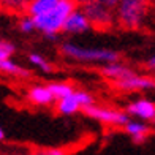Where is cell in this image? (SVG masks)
<instances>
[{
	"label": "cell",
	"mask_w": 155,
	"mask_h": 155,
	"mask_svg": "<svg viewBox=\"0 0 155 155\" xmlns=\"http://www.w3.org/2000/svg\"><path fill=\"white\" fill-rule=\"evenodd\" d=\"M135 73V70L127 67L125 63H122L120 60L119 62H112V63H108V65H103L101 67V74L106 78L109 81H114V82H119L125 79V78L131 76Z\"/></svg>",
	"instance_id": "11"
},
{
	"label": "cell",
	"mask_w": 155,
	"mask_h": 155,
	"mask_svg": "<svg viewBox=\"0 0 155 155\" xmlns=\"http://www.w3.org/2000/svg\"><path fill=\"white\" fill-rule=\"evenodd\" d=\"M149 13V0H119L114 8L116 21L128 30L141 29Z\"/></svg>",
	"instance_id": "3"
},
{
	"label": "cell",
	"mask_w": 155,
	"mask_h": 155,
	"mask_svg": "<svg viewBox=\"0 0 155 155\" xmlns=\"http://www.w3.org/2000/svg\"><path fill=\"white\" fill-rule=\"evenodd\" d=\"M124 130L131 136V139L135 141L136 144L144 143L147 135H149V131H150L149 125H147L146 122H143V120H133V119H130V122L124 127Z\"/></svg>",
	"instance_id": "13"
},
{
	"label": "cell",
	"mask_w": 155,
	"mask_h": 155,
	"mask_svg": "<svg viewBox=\"0 0 155 155\" xmlns=\"http://www.w3.org/2000/svg\"><path fill=\"white\" fill-rule=\"evenodd\" d=\"M76 3L73 0H60L55 8H52L49 13L43 16L35 18V25L37 30L46 35L48 38L57 37V33L63 32V25H65L67 18L76 10Z\"/></svg>",
	"instance_id": "2"
},
{
	"label": "cell",
	"mask_w": 155,
	"mask_h": 155,
	"mask_svg": "<svg viewBox=\"0 0 155 155\" xmlns=\"http://www.w3.org/2000/svg\"><path fill=\"white\" fill-rule=\"evenodd\" d=\"M27 59H29V62L32 63V65H33L35 68L41 70V71H45V73L52 71L51 63H49V62H48V59H46V57H43L41 54H38V52H30Z\"/></svg>",
	"instance_id": "16"
},
{
	"label": "cell",
	"mask_w": 155,
	"mask_h": 155,
	"mask_svg": "<svg viewBox=\"0 0 155 155\" xmlns=\"http://www.w3.org/2000/svg\"><path fill=\"white\" fill-rule=\"evenodd\" d=\"M27 100L35 106H51L55 101L52 92L49 90L48 84H35L27 90Z\"/></svg>",
	"instance_id": "10"
},
{
	"label": "cell",
	"mask_w": 155,
	"mask_h": 155,
	"mask_svg": "<svg viewBox=\"0 0 155 155\" xmlns=\"http://www.w3.org/2000/svg\"><path fill=\"white\" fill-rule=\"evenodd\" d=\"M127 114L139 119L143 122L155 120V103L149 98H138L128 103L127 106Z\"/></svg>",
	"instance_id": "8"
},
{
	"label": "cell",
	"mask_w": 155,
	"mask_h": 155,
	"mask_svg": "<svg viewBox=\"0 0 155 155\" xmlns=\"http://www.w3.org/2000/svg\"><path fill=\"white\" fill-rule=\"evenodd\" d=\"M18 29L22 32V33H33L35 30H37V25H35V21H33V18H30V16H22L19 19V22H18Z\"/></svg>",
	"instance_id": "19"
},
{
	"label": "cell",
	"mask_w": 155,
	"mask_h": 155,
	"mask_svg": "<svg viewBox=\"0 0 155 155\" xmlns=\"http://www.w3.org/2000/svg\"><path fill=\"white\" fill-rule=\"evenodd\" d=\"M48 87L52 92L55 101H59V100H62V98L71 95L76 90L73 87V84H70V82H51V84H48Z\"/></svg>",
	"instance_id": "15"
},
{
	"label": "cell",
	"mask_w": 155,
	"mask_h": 155,
	"mask_svg": "<svg viewBox=\"0 0 155 155\" xmlns=\"http://www.w3.org/2000/svg\"><path fill=\"white\" fill-rule=\"evenodd\" d=\"M60 52L65 57L81 63H101L108 65L112 62H119L120 54L109 48H92V46H81L76 43L65 41L60 46Z\"/></svg>",
	"instance_id": "1"
},
{
	"label": "cell",
	"mask_w": 155,
	"mask_h": 155,
	"mask_svg": "<svg viewBox=\"0 0 155 155\" xmlns=\"http://www.w3.org/2000/svg\"><path fill=\"white\" fill-rule=\"evenodd\" d=\"M92 29V24L87 19L86 13L82 11V8H76L71 15H70L65 21V25H63V32L70 33V35H81L86 33Z\"/></svg>",
	"instance_id": "9"
},
{
	"label": "cell",
	"mask_w": 155,
	"mask_h": 155,
	"mask_svg": "<svg viewBox=\"0 0 155 155\" xmlns=\"http://www.w3.org/2000/svg\"><path fill=\"white\" fill-rule=\"evenodd\" d=\"M33 155H67L63 149H46V150H38Z\"/></svg>",
	"instance_id": "20"
},
{
	"label": "cell",
	"mask_w": 155,
	"mask_h": 155,
	"mask_svg": "<svg viewBox=\"0 0 155 155\" xmlns=\"http://www.w3.org/2000/svg\"><path fill=\"white\" fill-rule=\"evenodd\" d=\"M146 68L150 70V71H155V54L146 60Z\"/></svg>",
	"instance_id": "21"
},
{
	"label": "cell",
	"mask_w": 155,
	"mask_h": 155,
	"mask_svg": "<svg viewBox=\"0 0 155 155\" xmlns=\"http://www.w3.org/2000/svg\"><path fill=\"white\" fill-rule=\"evenodd\" d=\"M0 73L10 74V76H16V78H21V79H25V78L30 76L29 70L21 67L19 63H16L13 59H8V60L0 59Z\"/></svg>",
	"instance_id": "14"
},
{
	"label": "cell",
	"mask_w": 155,
	"mask_h": 155,
	"mask_svg": "<svg viewBox=\"0 0 155 155\" xmlns=\"http://www.w3.org/2000/svg\"><path fill=\"white\" fill-rule=\"evenodd\" d=\"M116 87L124 92H139V90H155V78L149 74L133 73L131 76L116 82Z\"/></svg>",
	"instance_id": "7"
},
{
	"label": "cell",
	"mask_w": 155,
	"mask_h": 155,
	"mask_svg": "<svg viewBox=\"0 0 155 155\" xmlns=\"http://www.w3.org/2000/svg\"><path fill=\"white\" fill-rule=\"evenodd\" d=\"M149 2H155V0H149Z\"/></svg>",
	"instance_id": "25"
},
{
	"label": "cell",
	"mask_w": 155,
	"mask_h": 155,
	"mask_svg": "<svg viewBox=\"0 0 155 155\" xmlns=\"http://www.w3.org/2000/svg\"><path fill=\"white\" fill-rule=\"evenodd\" d=\"M5 138V131H3V128H2V127H0V141H2Z\"/></svg>",
	"instance_id": "24"
},
{
	"label": "cell",
	"mask_w": 155,
	"mask_h": 155,
	"mask_svg": "<svg viewBox=\"0 0 155 155\" xmlns=\"http://www.w3.org/2000/svg\"><path fill=\"white\" fill-rule=\"evenodd\" d=\"M95 104V98L86 90H74L71 95L57 101V112L62 116H73L79 111Z\"/></svg>",
	"instance_id": "5"
},
{
	"label": "cell",
	"mask_w": 155,
	"mask_h": 155,
	"mask_svg": "<svg viewBox=\"0 0 155 155\" xmlns=\"http://www.w3.org/2000/svg\"><path fill=\"white\" fill-rule=\"evenodd\" d=\"M97 2H100V3H103V5H106V6H109V8L114 10L116 5L119 3V0H97Z\"/></svg>",
	"instance_id": "22"
},
{
	"label": "cell",
	"mask_w": 155,
	"mask_h": 155,
	"mask_svg": "<svg viewBox=\"0 0 155 155\" xmlns=\"http://www.w3.org/2000/svg\"><path fill=\"white\" fill-rule=\"evenodd\" d=\"M73 2H74L76 5H81V6H84V5H87L89 2H92V0H73Z\"/></svg>",
	"instance_id": "23"
},
{
	"label": "cell",
	"mask_w": 155,
	"mask_h": 155,
	"mask_svg": "<svg viewBox=\"0 0 155 155\" xmlns=\"http://www.w3.org/2000/svg\"><path fill=\"white\" fill-rule=\"evenodd\" d=\"M81 8L86 13V16L90 21V24L94 27H98V29H108V27L116 21L112 8L97 2V0H92V2H89L87 5L81 6Z\"/></svg>",
	"instance_id": "6"
},
{
	"label": "cell",
	"mask_w": 155,
	"mask_h": 155,
	"mask_svg": "<svg viewBox=\"0 0 155 155\" xmlns=\"http://www.w3.org/2000/svg\"><path fill=\"white\" fill-rule=\"evenodd\" d=\"M27 2H29V0H27Z\"/></svg>",
	"instance_id": "26"
},
{
	"label": "cell",
	"mask_w": 155,
	"mask_h": 155,
	"mask_svg": "<svg viewBox=\"0 0 155 155\" xmlns=\"http://www.w3.org/2000/svg\"><path fill=\"white\" fill-rule=\"evenodd\" d=\"M27 0H0V8L6 11H25Z\"/></svg>",
	"instance_id": "17"
},
{
	"label": "cell",
	"mask_w": 155,
	"mask_h": 155,
	"mask_svg": "<svg viewBox=\"0 0 155 155\" xmlns=\"http://www.w3.org/2000/svg\"><path fill=\"white\" fill-rule=\"evenodd\" d=\"M86 116H89L90 119L106 124V125H112V127H125L130 122V116L127 114V111H119L114 108H108V106H98V104H92L82 111Z\"/></svg>",
	"instance_id": "4"
},
{
	"label": "cell",
	"mask_w": 155,
	"mask_h": 155,
	"mask_svg": "<svg viewBox=\"0 0 155 155\" xmlns=\"http://www.w3.org/2000/svg\"><path fill=\"white\" fill-rule=\"evenodd\" d=\"M59 2L60 0H29L25 6V15L33 19L38 16H43L52 8H55Z\"/></svg>",
	"instance_id": "12"
},
{
	"label": "cell",
	"mask_w": 155,
	"mask_h": 155,
	"mask_svg": "<svg viewBox=\"0 0 155 155\" xmlns=\"http://www.w3.org/2000/svg\"><path fill=\"white\" fill-rule=\"evenodd\" d=\"M16 52V46L11 43V41L6 40H0V59L2 60H8L11 59Z\"/></svg>",
	"instance_id": "18"
}]
</instances>
